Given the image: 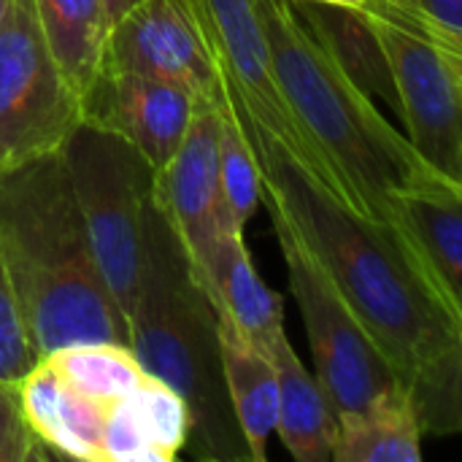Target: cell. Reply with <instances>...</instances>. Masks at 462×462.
<instances>
[{"label": "cell", "instance_id": "obj_22", "mask_svg": "<svg viewBox=\"0 0 462 462\" xmlns=\"http://www.w3.org/2000/svg\"><path fill=\"white\" fill-rule=\"evenodd\" d=\"M43 360L68 387L95 401H114L146 379L133 349L114 341L70 344L43 355Z\"/></svg>", "mask_w": 462, "mask_h": 462}, {"label": "cell", "instance_id": "obj_18", "mask_svg": "<svg viewBox=\"0 0 462 462\" xmlns=\"http://www.w3.org/2000/svg\"><path fill=\"white\" fill-rule=\"evenodd\" d=\"M276 368L279 409L276 433L298 462H330L338 433V414L317 376L306 371L287 336L268 352Z\"/></svg>", "mask_w": 462, "mask_h": 462}, {"label": "cell", "instance_id": "obj_15", "mask_svg": "<svg viewBox=\"0 0 462 462\" xmlns=\"http://www.w3.org/2000/svg\"><path fill=\"white\" fill-rule=\"evenodd\" d=\"M19 401L32 433L54 457L103 462V425L111 401L76 393L43 357L19 382Z\"/></svg>", "mask_w": 462, "mask_h": 462}, {"label": "cell", "instance_id": "obj_16", "mask_svg": "<svg viewBox=\"0 0 462 462\" xmlns=\"http://www.w3.org/2000/svg\"><path fill=\"white\" fill-rule=\"evenodd\" d=\"M206 295L217 314H225L265 355L284 336L282 298L260 279L244 244V233L225 230L217 238Z\"/></svg>", "mask_w": 462, "mask_h": 462}, {"label": "cell", "instance_id": "obj_1", "mask_svg": "<svg viewBox=\"0 0 462 462\" xmlns=\"http://www.w3.org/2000/svg\"><path fill=\"white\" fill-rule=\"evenodd\" d=\"M233 108L257 160L263 198L284 214L401 382L462 352V311L441 295L401 233L349 208L236 100Z\"/></svg>", "mask_w": 462, "mask_h": 462}, {"label": "cell", "instance_id": "obj_4", "mask_svg": "<svg viewBox=\"0 0 462 462\" xmlns=\"http://www.w3.org/2000/svg\"><path fill=\"white\" fill-rule=\"evenodd\" d=\"M127 330L143 371L187 403L189 439L184 449L198 460L252 462L225 384L217 309L195 284L187 254L152 198L143 208Z\"/></svg>", "mask_w": 462, "mask_h": 462}, {"label": "cell", "instance_id": "obj_21", "mask_svg": "<svg viewBox=\"0 0 462 462\" xmlns=\"http://www.w3.org/2000/svg\"><path fill=\"white\" fill-rule=\"evenodd\" d=\"M43 41L79 97L97 79L108 19L103 0H32Z\"/></svg>", "mask_w": 462, "mask_h": 462}, {"label": "cell", "instance_id": "obj_3", "mask_svg": "<svg viewBox=\"0 0 462 462\" xmlns=\"http://www.w3.org/2000/svg\"><path fill=\"white\" fill-rule=\"evenodd\" d=\"M254 8L273 76L298 122L341 179L357 214L393 227V192L457 184L428 165L376 108V100L346 79L290 0H254Z\"/></svg>", "mask_w": 462, "mask_h": 462}, {"label": "cell", "instance_id": "obj_26", "mask_svg": "<svg viewBox=\"0 0 462 462\" xmlns=\"http://www.w3.org/2000/svg\"><path fill=\"white\" fill-rule=\"evenodd\" d=\"M38 360L41 355L27 333V325L0 263V379L22 382Z\"/></svg>", "mask_w": 462, "mask_h": 462}, {"label": "cell", "instance_id": "obj_10", "mask_svg": "<svg viewBox=\"0 0 462 462\" xmlns=\"http://www.w3.org/2000/svg\"><path fill=\"white\" fill-rule=\"evenodd\" d=\"M138 73L181 87L198 103H219L225 81L192 0H143L106 35L97 73Z\"/></svg>", "mask_w": 462, "mask_h": 462}, {"label": "cell", "instance_id": "obj_17", "mask_svg": "<svg viewBox=\"0 0 462 462\" xmlns=\"http://www.w3.org/2000/svg\"><path fill=\"white\" fill-rule=\"evenodd\" d=\"M314 38L328 49L346 79L371 100H382L395 116L401 111L384 46L368 14L319 0H290Z\"/></svg>", "mask_w": 462, "mask_h": 462}, {"label": "cell", "instance_id": "obj_19", "mask_svg": "<svg viewBox=\"0 0 462 462\" xmlns=\"http://www.w3.org/2000/svg\"><path fill=\"white\" fill-rule=\"evenodd\" d=\"M219 317V352L230 406L252 462H265L268 436L276 428L279 384L271 357L257 349L225 314Z\"/></svg>", "mask_w": 462, "mask_h": 462}, {"label": "cell", "instance_id": "obj_30", "mask_svg": "<svg viewBox=\"0 0 462 462\" xmlns=\"http://www.w3.org/2000/svg\"><path fill=\"white\" fill-rule=\"evenodd\" d=\"M11 3H14V0H0V27H3V22H5V16H8Z\"/></svg>", "mask_w": 462, "mask_h": 462}, {"label": "cell", "instance_id": "obj_14", "mask_svg": "<svg viewBox=\"0 0 462 462\" xmlns=\"http://www.w3.org/2000/svg\"><path fill=\"white\" fill-rule=\"evenodd\" d=\"M189 439L187 403L149 376L108 403L103 462H173Z\"/></svg>", "mask_w": 462, "mask_h": 462}, {"label": "cell", "instance_id": "obj_8", "mask_svg": "<svg viewBox=\"0 0 462 462\" xmlns=\"http://www.w3.org/2000/svg\"><path fill=\"white\" fill-rule=\"evenodd\" d=\"M192 5L214 51L225 89L236 100V106L249 119H254L276 143H282L292 154V160L306 168L325 189H330L352 208L341 179L336 176L314 138L298 122L273 76L254 0H192Z\"/></svg>", "mask_w": 462, "mask_h": 462}, {"label": "cell", "instance_id": "obj_7", "mask_svg": "<svg viewBox=\"0 0 462 462\" xmlns=\"http://www.w3.org/2000/svg\"><path fill=\"white\" fill-rule=\"evenodd\" d=\"M81 122V97L60 73L32 0H14L0 27V171L60 152Z\"/></svg>", "mask_w": 462, "mask_h": 462}, {"label": "cell", "instance_id": "obj_11", "mask_svg": "<svg viewBox=\"0 0 462 462\" xmlns=\"http://www.w3.org/2000/svg\"><path fill=\"white\" fill-rule=\"evenodd\" d=\"M222 100L195 106L184 141L179 143L173 157L154 171L152 192H149L152 203L160 208V214L168 219L171 230L176 233L187 254L189 273L203 292H206L208 263L217 238L225 230H236L222 203L219 176H217Z\"/></svg>", "mask_w": 462, "mask_h": 462}, {"label": "cell", "instance_id": "obj_29", "mask_svg": "<svg viewBox=\"0 0 462 462\" xmlns=\"http://www.w3.org/2000/svg\"><path fill=\"white\" fill-rule=\"evenodd\" d=\"M319 3H333V5H344V8H357V11H363L368 0H319Z\"/></svg>", "mask_w": 462, "mask_h": 462}, {"label": "cell", "instance_id": "obj_27", "mask_svg": "<svg viewBox=\"0 0 462 462\" xmlns=\"http://www.w3.org/2000/svg\"><path fill=\"white\" fill-rule=\"evenodd\" d=\"M54 457L32 433L22 401L19 382L0 379V462H32Z\"/></svg>", "mask_w": 462, "mask_h": 462}, {"label": "cell", "instance_id": "obj_6", "mask_svg": "<svg viewBox=\"0 0 462 462\" xmlns=\"http://www.w3.org/2000/svg\"><path fill=\"white\" fill-rule=\"evenodd\" d=\"M273 233L287 265L290 290L298 303L309 346L317 365V379L325 387L336 414H357L395 390L406 387L390 360L368 338L344 298L319 271L284 214L268 203Z\"/></svg>", "mask_w": 462, "mask_h": 462}, {"label": "cell", "instance_id": "obj_2", "mask_svg": "<svg viewBox=\"0 0 462 462\" xmlns=\"http://www.w3.org/2000/svg\"><path fill=\"white\" fill-rule=\"evenodd\" d=\"M0 263L41 357L92 341L130 346L60 152L0 171Z\"/></svg>", "mask_w": 462, "mask_h": 462}, {"label": "cell", "instance_id": "obj_12", "mask_svg": "<svg viewBox=\"0 0 462 462\" xmlns=\"http://www.w3.org/2000/svg\"><path fill=\"white\" fill-rule=\"evenodd\" d=\"M198 100L176 84L138 73H97L81 97V122L108 130L162 168L192 122Z\"/></svg>", "mask_w": 462, "mask_h": 462}, {"label": "cell", "instance_id": "obj_9", "mask_svg": "<svg viewBox=\"0 0 462 462\" xmlns=\"http://www.w3.org/2000/svg\"><path fill=\"white\" fill-rule=\"evenodd\" d=\"M398 92L403 135L447 179L462 184V51L371 16Z\"/></svg>", "mask_w": 462, "mask_h": 462}, {"label": "cell", "instance_id": "obj_20", "mask_svg": "<svg viewBox=\"0 0 462 462\" xmlns=\"http://www.w3.org/2000/svg\"><path fill=\"white\" fill-rule=\"evenodd\" d=\"M336 462H420L422 430L409 398L401 387L379 403L357 414L338 417L333 444Z\"/></svg>", "mask_w": 462, "mask_h": 462}, {"label": "cell", "instance_id": "obj_25", "mask_svg": "<svg viewBox=\"0 0 462 462\" xmlns=\"http://www.w3.org/2000/svg\"><path fill=\"white\" fill-rule=\"evenodd\" d=\"M363 14L462 51V0H368Z\"/></svg>", "mask_w": 462, "mask_h": 462}, {"label": "cell", "instance_id": "obj_5", "mask_svg": "<svg viewBox=\"0 0 462 462\" xmlns=\"http://www.w3.org/2000/svg\"><path fill=\"white\" fill-rule=\"evenodd\" d=\"M70 189L76 195L95 263L130 317L141 263L143 208L152 192L154 168L125 138L79 122L60 146Z\"/></svg>", "mask_w": 462, "mask_h": 462}, {"label": "cell", "instance_id": "obj_13", "mask_svg": "<svg viewBox=\"0 0 462 462\" xmlns=\"http://www.w3.org/2000/svg\"><path fill=\"white\" fill-rule=\"evenodd\" d=\"M393 227L409 244L441 295L462 311V184L398 189Z\"/></svg>", "mask_w": 462, "mask_h": 462}, {"label": "cell", "instance_id": "obj_28", "mask_svg": "<svg viewBox=\"0 0 462 462\" xmlns=\"http://www.w3.org/2000/svg\"><path fill=\"white\" fill-rule=\"evenodd\" d=\"M138 3H143V0H103V5H106V19H108V27L125 14V11H130L133 5H138Z\"/></svg>", "mask_w": 462, "mask_h": 462}, {"label": "cell", "instance_id": "obj_24", "mask_svg": "<svg viewBox=\"0 0 462 462\" xmlns=\"http://www.w3.org/2000/svg\"><path fill=\"white\" fill-rule=\"evenodd\" d=\"M409 398L422 436H455L462 430V352H452L420 371L409 384Z\"/></svg>", "mask_w": 462, "mask_h": 462}, {"label": "cell", "instance_id": "obj_23", "mask_svg": "<svg viewBox=\"0 0 462 462\" xmlns=\"http://www.w3.org/2000/svg\"><path fill=\"white\" fill-rule=\"evenodd\" d=\"M222 122H219V146H217V176H219V192L222 203L227 208V217L236 230H246L252 222L263 192H260V171L254 152L241 130L238 114L233 108V100L225 89L222 100Z\"/></svg>", "mask_w": 462, "mask_h": 462}]
</instances>
